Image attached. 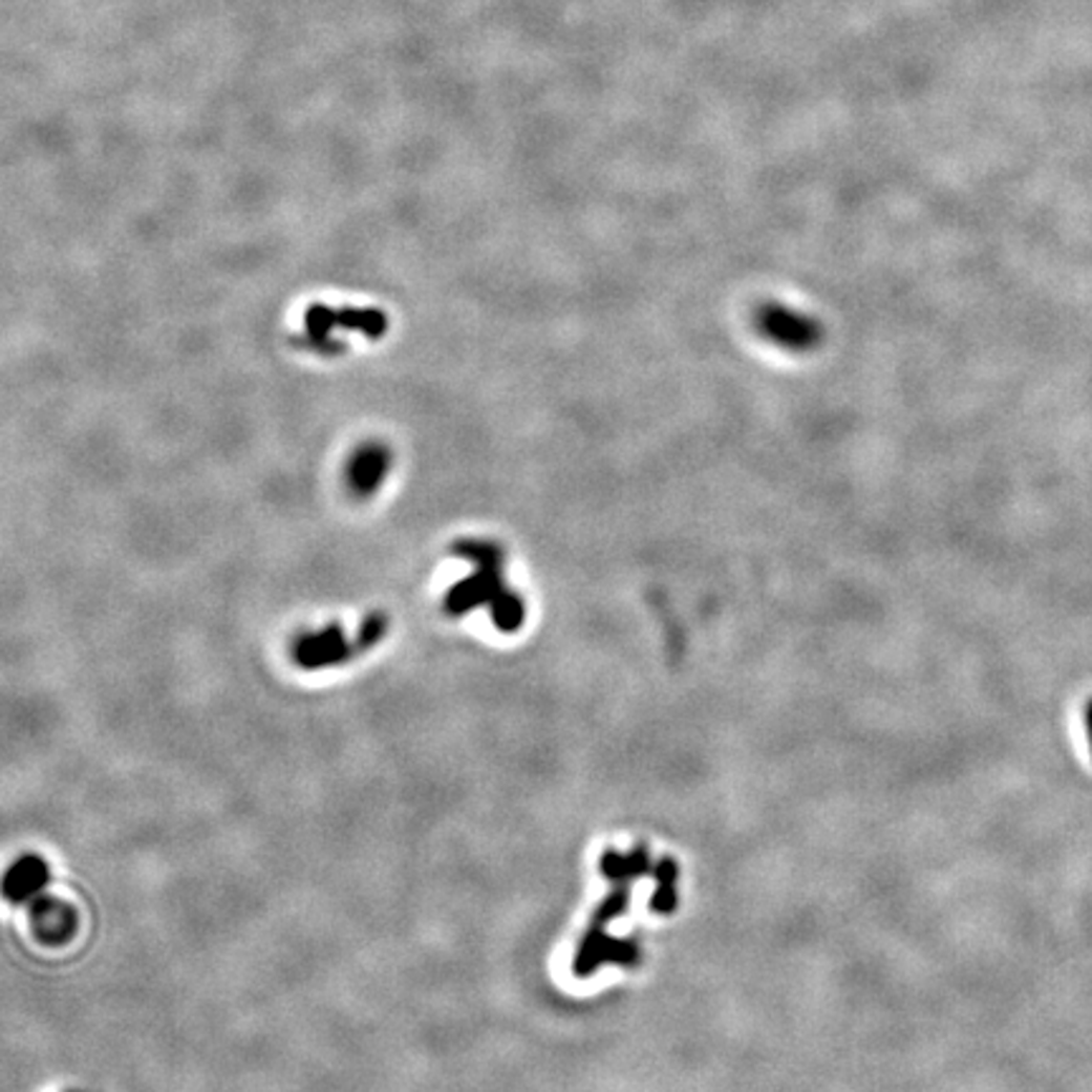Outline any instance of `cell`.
Segmentation results:
<instances>
[{
    "mask_svg": "<svg viewBox=\"0 0 1092 1092\" xmlns=\"http://www.w3.org/2000/svg\"><path fill=\"white\" fill-rule=\"evenodd\" d=\"M453 554L476 561V575L461 579L446 597V613L461 617L480 604H498L511 595L504 584V552L491 541H458Z\"/></svg>",
    "mask_w": 1092,
    "mask_h": 1092,
    "instance_id": "obj_1",
    "label": "cell"
},
{
    "mask_svg": "<svg viewBox=\"0 0 1092 1092\" xmlns=\"http://www.w3.org/2000/svg\"><path fill=\"white\" fill-rule=\"evenodd\" d=\"M385 633H387V617H382V615L367 617L360 630V638H357V645H360L362 650H367V647L378 643Z\"/></svg>",
    "mask_w": 1092,
    "mask_h": 1092,
    "instance_id": "obj_13",
    "label": "cell"
},
{
    "mask_svg": "<svg viewBox=\"0 0 1092 1092\" xmlns=\"http://www.w3.org/2000/svg\"><path fill=\"white\" fill-rule=\"evenodd\" d=\"M756 329L764 339L789 351H810L822 342V326L817 319L781 304H764L758 308Z\"/></svg>",
    "mask_w": 1092,
    "mask_h": 1092,
    "instance_id": "obj_3",
    "label": "cell"
},
{
    "mask_svg": "<svg viewBox=\"0 0 1092 1092\" xmlns=\"http://www.w3.org/2000/svg\"><path fill=\"white\" fill-rule=\"evenodd\" d=\"M604 943H607V936H604L602 925H590L584 939L579 941L575 956L577 977H590V973H595V968L604 961Z\"/></svg>",
    "mask_w": 1092,
    "mask_h": 1092,
    "instance_id": "obj_8",
    "label": "cell"
},
{
    "mask_svg": "<svg viewBox=\"0 0 1092 1092\" xmlns=\"http://www.w3.org/2000/svg\"><path fill=\"white\" fill-rule=\"evenodd\" d=\"M48 880H51V873H48L46 860H41L39 855H23L5 873L3 896L16 905L26 903V900L39 896L48 885Z\"/></svg>",
    "mask_w": 1092,
    "mask_h": 1092,
    "instance_id": "obj_6",
    "label": "cell"
},
{
    "mask_svg": "<svg viewBox=\"0 0 1092 1092\" xmlns=\"http://www.w3.org/2000/svg\"><path fill=\"white\" fill-rule=\"evenodd\" d=\"M638 943L635 941H615L607 939L604 943V961H613V964L633 966L638 964Z\"/></svg>",
    "mask_w": 1092,
    "mask_h": 1092,
    "instance_id": "obj_12",
    "label": "cell"
},
{
    "mask_svg": "<svg viewBox=\"0 0 1092 1092\" xmlns=\"http://www.w3.org/2000/svg\"><path fill=\"white\" fill-rule=\"evenodd\" d=\"M30 923L43 943H66L77 930V913L57 898L41 896L30 903Z\"/></svg>",
    "mask_w": 1092,
    "mask_h": 1092,
    "instance_id": "obj_5",
    "label": "cell"
},
{
    "mask_svg": "<svg viewBox=\"0 0 1092 1092\" xmlns=\"http://www.w3.org/2000/svg\"><path fill=\"white\" fill-rule=\"evenodd\" d=\"M627 885H630V882H617L613 896L604 900L600 908L595 911V916H592V925H602L604 928L613 918L622 916V913L627 911V903H630V891H627Z\"/></svg>",
    "mask_w": 1092,
    "mask_h": 1092,
    "instance_id": "obj_10",
    "label": "cell"
},
{
    "mask_svg": "<svg viewBox=\"0 0 1092 1092\" xmlns=\"http://www.w3.org/2000/svg\"><path fill=\"white\" fill-rule=\"evenodd\" d=\"M600 868H602L604 878L613 880V882H630L635 878L633 857L615 853V850H607V853L602 855Z\"/></svg>",
    "mask_w": 1092,
    "mask_h": 1092,
    "instance_id": "obj_11",
    "label": "cell"
},
{
    "mask_svg": "<svg viewBox=\"0 0 1092 1092\" xmlns=\"http://www.w3.org/2000/svg\"><path fill=\"white\" fill-rule=\"evenodd\" d=\"M362 647L357 643H347L342 635V627L329 625L324 630L304 635V638L296 640L294 658L301 668L317 670V668H329V665L347 663V660L360 652Z\"/></svg>",
    "mask_w": 1092,
    "mask_h": 1092,
    "instance_id": "obj_4",
    "label": "cell"
},
{
    "mask_svg": "<svg viewBox=\"0 0 1092 1092\" xmlns=\"http://www.w3.org/2000/svg\"><path fill=\"white\" fill-rule=\"evenodd\" d=\"M656 875L660 880L658 893L652 896V911L656 913H672L676 911L678 896H676V878H678V865L672 860H663L656 868Z\"/></svg>",
    "mask_w": 1092,
    "mask_h": 1092,
    "instance_id": "obj_9",
    "label": "cell"
},
{
    "mask_svg": "<svg viewBox=\"0 0 1092 1092\" xmlns=\"http://www.w3.org/2000/svg\"><path fill=\"white\" fill-rule=\"evenodd\" d=\"M306 329L308 337L304 339V347L319 351V355H337L342 351V342L331 339V329H351L369 339H380L387 331V317L378 308H335L314 304L306 312Z\"/></svg>",
    "mask_w": 1092,
    "mask_h": 1092,
    "instance_id": "obj_2",
    "label": "cell"
},
{
    "mask_svg": "<svg viewBox=\"0 0 1092 1092\" xmlns=\"http://www.w3.org/2000/svg\"><path fill=\"white\" fill-rule=\"evenodd\" d=\"M390 471V450L380 443H369L355 455L349 466V486L357 496H369L380 489L382 478Z\"/></svg>",
    "mask_w": 1092,
    "mask_h": 1092,
    "instance_id": "obj_7",
    "label": "cell"
},
{
    "mask_svg": "<svg viewBox=\"0 0 1092 1092\" xmlns=\"http://www.w3.org/2000/svg\"><path fill=\"white\" fill-rule=\"evenodd\" d=\"M630 857H633L635 878H638V875H645L647 870H650V857H647V850L643 848V844H638V850H635Z\"/></svg>",
    "mask_w": 1092,
    "mask_h": 1092,
    "instance_id": "obj_14",
    "label": "cell"
}]
</instances>
